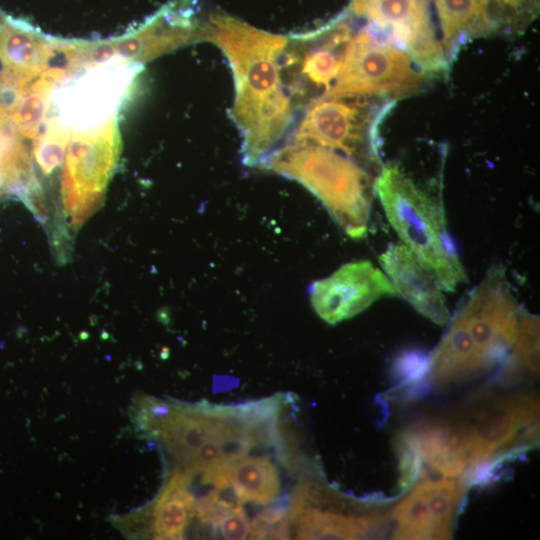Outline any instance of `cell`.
<instances>
[{
  "label": "cell",
  "mask_w": 540,
  "mask_h": 540,
  "mask_svg": "<svg viewBox=\"0 0 540 540\" xmlns=\"http://www.w3.org/2000/svg\"><path fill=\"white\" fill-rule=\"evenodd\" d=\"M201 40L218 46L230 63L235 84L230 117L242 137V161L260 165L293 121V100L283 75L288 39L215 16L203 27Z\"/></svg>",
  "instance_id": "obj_1"
},
{
  "label": "cell",
  "mask_w": 540,
  "mask_h": 540,
  "mask_svg": "<svg viewBox=\"0 0 540 540\" xmlns=\"http://www.w3.org/2000/svg\"><path fill=\"white\" fill-rule=\"evenodd\" d=\"M260 166L302 184L350 238L365 236L374 183L353 160L320 146L292 143L272 152Z\"/></svg>",
  "instance_id": "obj_2"
},
{
  "label": "cell",
  "mask_w": 540,
  "mask_h": 540,
  "mask_svg": "<svg viewBox=\"0 0 540 540\" xmlns=\"http://www.w3.org/2000/svg\"><path fill=\"white\" fill-rule=\"evenodd\" d=\"M385 215L403 243L436 276L445 291L467 281L442 208L396 165L374 182Z\"/></svg>",
  "instance_id": "obj_3"
},
{
  "label": "cell",
  "mask_w": 540,
  "mask_h": 540,
  "mask_svg": "<svg viewBox=\"0 0 540 540\" xmlns=\"http://www.w3.org/2000/svg\"><path fill=\"white\" fill-rule=\"evenodd\" d=\"M426 76L370 26L352 35L339 73L322 97L377 96L395 100L423 89Z\"/></svg>",
  "instance_id": "obj_4"
},
{
  "label": "cell",
  "mask_w": 540,
  "mask_h": 540,
  "mask_svg": "<svg viewBox=\"0 0 540 540\" xmlns=\"http://www.w3.org/2000/svg\"><path fill=\"white\" fill-rule=\"evenodd\" d=\"M519 314L503 267L492 266L452 320L482 372L513 348Z\"/></svg>",
  "instance_id": "obj_5"
},
{
  "label": "cell",
  "mask_w": 540,
  "mask_h": 540,
  "mask_svg": "<svg viewBox=\"0 0 540 540\" xmlns=\"http://www.w3.org/2000/svg\"><path fill=\"white\" fill-rule=\"evenodd\" d=\"M360 98L320 97L312 102L295 131L293 143L379 162L377 127L391 105L376 113Z\"/></svg>",
  "instance_id": "obj_6"
},
{
  "label": "cell",
  "mask_w": 540,
  "mask_h": 540,
  "mask_svg": "<svg viewBox=\"0 0 540 540\" xmlns=\"http://www.w3.org/2000/svg\"><path fill=\"white\" fill-rule=\"evenodd\" d=\"M355 15L405 52L428 76L446 75L449 63L437 39L428 0H352Z\"/></svg>",
  "instance_id": "obj_7"
},
{
  "label": "cell",
  "mask_w": 540,
  "mask_h": 540,
  "mask_svg": "<svg viewBox=\"0 0 540 540\" xmlns=\"http://www.w3.org/2000/svg\"><path fill=\"white\" fill-rule=\"evenodd\" d=\"M349 503L334 493L309 485L297 489L291 519L298 539H362L376 536L385 517L368 505L345 512Z\"/></svg>",
  "instance_id": "obj_8"
},
{
  "label": "cell",
  "mask_w": 540,
  "mask_h": 540,
  "mask_svg": "<svg viewBox=\"0 0 540 540\" xmlns=\"http://www.w3.org/2000/svg\"><path fill=\"white\" fill-rule=\"evenodd\" d=\"M309 295L315 312L329 324L357 315L382 297L399 296L386 274L366 260L344 264L314 281Z\"/></svg>",
  "instance_id": "obj_9"
},
{
  "label": "cell",
  "mask_w": 540,
  "mask_h": 540,
  "mask_svg": "<svg viewBox=\"0 0 540 540\" xmlns=\"http://www.w3.org/2000/svg\"><path fill=\"white\" fill-rule=\"evenodd\" d=\"M462 480H428L395 508V539H449L464 498Z\"/></svg>",
  "instance_id": "obj_10"
},
{
  "label": "cell",
  "mask_w": 540,
  "mask_h": 540,
  "mask_svg": "<svg viewBox=\"0 0 540 540\" xmlns=\"http://www.w3.org/2000/svg\"><path fill=\"white\" fill-rule=\"evenodd\" d=\"M351 38L350 26L339 21L317 32L295 37L291 47L287 43L283 69L294 70L296 76L288 87L290 94L301 95L302 84H310L316 89L323 88L324 96L339 73Z\"/></svg>",
  "instance_id": "obj_11"
},
{
  "label": "cell",
  "mask_w": 540,
  "mask_h": 540,
  "mask_svg": "<svg viewBox=\"0 0 540 540\" xmlns=\"http://www.w3.org/2000/svg\"><path fill=\"white\" fill-rule=\"evenodd\" d=\"M384 273L417 312L437 325H445L450 313L436 276L403 243H392L379 256Z\"/></svg>",
  "instance_id": "obj_12"
},
{
  "label": "cell",
  "mask_w": 540,
  "mask_h": 540,
  "mask_svg": "<svg viewBox=\"0 0 540 540\" xmlns=\"http://www.w3.org/2000/svg\"><path fill=\"white\" fill-rule=\"evenodd\" d=\"M440 22L441 45L448 63L461 46L497 29L490 14V0H434Z\"/></svg>",
  "instance_id": "obj_13"
},
{
  "label": "cell",
  "mask_w": 540,
  "mask_h": 540,
  "mask_svg": "<svg viewBox=\"0 0 540 540\" xmlns=\"http://www.w3.org/2000/svg\"><path fill=\"white\" fill-rule=\"evenodd\" d=\"M228 474L242 503L268 504L278 498V470L266 456H241L230 463Z\"/></svg>",
  "instance_id": "obj_14"
},
{
  "label": "cell",
  "mask_w": 540,
  "mask_h": 540,
  "mask_svg": "<svg viewBox=\"0 0 540 540\" xmlns=\"http://www.w3.org/2000/svg\"><path fill=\"white\" fill-rule=\"evenodd\" d=\"M194 511V500L186 488L182 472L173 474L151 510V526L156 539H181Z\"/></svg>",
  "instance_id": "obj_15"
},
{
  "label": "cell",
  "mask_w": 540,
  "mask_h": 540,
  "mask_svg": "<svg viewBox=\"0 0 540 540\" xmlns=\"http://www.w3.org/2000/svg\"><path fill=\"white\" fill-rule=\"evenodd\" d=\"M514 364L531 372L539 370V318L520 310L519 331L513 346Z\"/></svg>",
  "instance_id": "obj_16"
},
{
  "label": "cell",
  "mask_w": 540,
  "mask_h": 540,
  "mask_svg": "<svg viewBox=\"0 0 540 540\" xmlns=\"http://www.w3.org/2000/svg\"><path fill=\"white\" fill-rule=\"evenodd\" d=\"M497 28L505 24L509 29L525 28L535 17L538 0H493Z\"/></svg>",
  "instance_id": "obj_17"
},
{
  "label": "cell",
  "mask_w": 540,
  "mask_h": 540,
  "mask_svg": "<svg viewBox=\"0 0 540 540\" xmlns=\"http://www.w3.org/2000/svg\"><path fill=\"white\" fill-rule=\"evenodd\" d=\"M395 447L399 457V488L406 489L422 473L423 463L410 430L399 434Z\"/></svg>",
  "instance_id": "obj_18"
},
{
  "label": "cell",
  "mask_w": 540,
  "mask_h": 540,
  "mask_svg": "<svg viewBox=\"0 0 540 540\" xmlns=\"http://www.w3.org/2000/svg\"><path fill=\"white\" fill-rule=\"evenodd\" d=\"M218 526L225 539H246L250 536V523L241 507L226 515Z\"/></svg>",
  "instance_id": "obj_19"
}]
</instances>
